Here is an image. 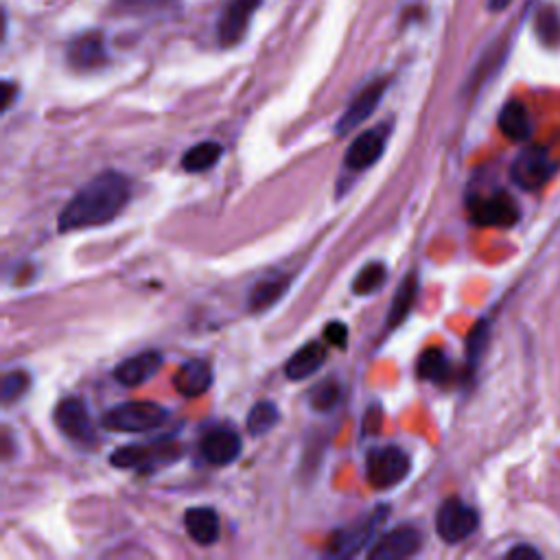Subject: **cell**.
Masks as SVG:
<instances>
[{"label":"cell","mask_w":560,"mask_h":560,"mask_svg":"<svg viewBox=\"0 0 560 560\" xmlns=\"http://www.w3.org/2000/svg\"><path fill=\"white\" fill-rule=\"evenodd\" d=\"M385 276H388V270L381 263H370L361 270L353 283V291L357 296H370L379 291L385 283Z\"/></svg>","instance_id":"484cf974"},{"label":"cell","mask_w":560,"mask_h":560,"mask_svg":"<svg viewBox=\"0 0 560 560\" xmlns=\"http://www.w3.org/2000/svg\"><path fill=\"white\" fill-rule=\"evenodd\" d=\"M11 97H14V86L5 84V110L11 105Z\"/></svg>","instance_id":"836d02e7"},{"label":"cell","mask_w":560,"mask_h":560,"mask_svg":"<svg viewBox=\"0 0 560 560\" xmlns=\"http://www.w3.org/2000/svg\"><path fill=\"white\" fill-rule=\"evenodd\" d=\"M486 342H488V324L480 322L469 335V368L471 370L477 364V359H480L482 350L486 348Z\"/></svg>","instance_id":"f1b7e54d"},{"label":"cell","mask_w":560,"mask_h":560,"mask_svg":"<svg viewBox=\"0 0 560 560\" xmlns=\"http://www.w3.org/2000/svg\"><path fill=\"white\" fill-rule=\"evenodd\" d=\"M477 525H480V515L458 497L442 501V506L438 508L436 530L440 534V539L449 545L469 539V536L477 530Z\"/></svg>","instance_id":"5b68a950"},{"label":"cell","mask_w":560,"mask_h":560,"mask_svg":"<svg viewBox=\"0 0 560 560\" xmlns=\"http://www.w3.org/2000/svg\"><path fill=\"white\" fill-rule=\"evenodd\" d=\"M55 425L60 427V431L66 438L81 442V445H92L97 438L90 414L79 399H64L60 405H57Z\"/></svg>","instance_id":"ba28073f"},{"label":"cell","mask_w":560,"mask_h":560,"mask_svg":"<svg viewBox=\"0 0 560 560\" xmlns=\"http://www.w3.org/2000/svg\"><path fill=\"white\" fill-rule=\"evenodd\" d=\"M412 462L399 447H383L375 449L368 455L366 471H368V482L372 488L377 490H388L399 486L407 475H410Z\"/></svg>","instance_id":"277c9868"},{"label":"cell","mask_w":560,"mask_h":560,"mask_svg":"<svg viewBox=\"0 0 560 560\" xmlns=\"http://www.w3.org/2000/svg\"><path fill=\"white\" fill-rule=\"evenodd\" d=\"M558 171V162L543 145L525 147L510 167V178L521 191L534 193L543 189Z\"/></svg>","instance_id":"3957f363"},{"label":"cell","mask_w":560,"mask_h":560,"mask_svg":"<svg viewBox=\"0 0 560 560\" xmlns=\"http://www.w3.org/2000/svg\"><path fill=\"white\" fill-rule=\"evenodd\" d=\"M200 451L204 460L215 466H226L235 462L241 455V438L235 429L215 427L204 434Z\"/></svg>","instance_id":"9c48e42d"},{"label":"cell","mask_w":560,"mask_h":560,"mask_svg":"<svg viewBox=\"0 0 560 560\" xmlns=\"http://www.w3.org/2000/svg\"><path fill=\"white\" fill-rule=\"evenodd\" d=\"M105 55H103V44L101 38L95 33L84 35V38L77 40L70 49V62L79 68H95L99 64H103Z\"/></svg>","instance_id":"603a6c76"},{"label":"cell","mask_w":560,"mask_h":560,"mask_svg":"<svg viewBox=\"0 0 560 560\" xmlns=\"http://www.w3.org/2000/svg\"><path fill=\"white\" fill-rule=\"evenodd\" d=\"M178 458L175 455V449H167V447H121L112 453V464L119 466V469H145V466L158 464L162 460H173Z\"/></svg>","instance_id":"2e32d148"},{"label":"cell","mask_w":560,"mask_h":560,"mask_svg":"<svg viewBox=\"0 0 560 560\" xmlns=\"http://www.w3.org/2000/svg\"><path fill=\"white\" fill-rule=\"evenodd\" d=\"M324 337H326V342H329L331 346H335V348H346V344H348V329H346V324H344V322H331V324H326Z\"/></svg>","instance_id":"4dcf8cb0"},{"label":"cell","mask_w":560,"mask_h":560,"mask_svg":"<svg viewBox=\"0 0 560 560\" xmlns=\"http://www.w3.org/2000/svg\"><path fill=\"white\" fill-rule=\"evenodd\" d=\"M130 197L132 184L125 175L116 171L99 173L64 206L57 224L62 232L103 226L121 215Z\"/></svg>","instance_id":"6da1fadb"},{"label":"cell","mask_w":560,"mask_h":560,"mask_svg":"<svg viewBox=\"0 0 560 560\" xmlns=\"http://www.w3.org/2000/svg\"><path fill=\"white\" fill-rule=\"evenodd\" d=\"M385 515H388V510H385V506H379L375 515H370L368 519L348 525V528L337 532L329 543V556H335V558L355 556L361 547L372 539V534H375L377 525L381 523V519Z\"/></svg>","instance_id":"52a82bcc"},{"label":"cell","mask_w":560,"mask_h":560,"mask_svg":"<svg viewBox=\"0 0 560 560\" xmlns=\"http://www.w3.org/2000/svg\"><path fill=\"white\" fill-rule=\"evenodd\" d=\"M416 294H418V280L414 274L407 276L403 283L396 289V294L392 298V307L388 313V329H396L407 315H410L414 302H416Z\"/></svg>","instance_id":"ffe728a7"},{"label":"cell","mask_w":560,"mask_h":560,"mask_svg":"<svg viewBox=\"0 0 560 560\" xmlns=\"http://www.w3.org/2000/svg\"><path fill=\"white\" fill-rule=\"evenodd\" d=\"M499 130L506 138L515 140V143H523L532 136V119L530 112L519 101H510L504 105V110L499 112Z\"/></svg>","instance_id":"d6986e66"},{"label":"cell","mask_w":560,"mask_h":560,"mask_svg":"<svg viewBox=\"0 0 560 560\" xmlns=\"http://www.w3.org/2000/svg\"><path fill=\"white\" fill-rule=\"evenodd\" d=\"M184 525L186 532H189L191 539L200 545H213L219 539V517L213 508L200 506L186 510L184 515Z\"/></svg>","instance_id":"e0dca14e"},{"label":"cell","mask_w":560,"mask_h":560,"mask_svg":"<svg viewBox=\"0 0 560 560\" xmlns=\"http://www.w3.org/2000/svg\"><path fill=\"white\" fill-rule=\"evenodd\" d=\"M29 390V377L25 372H9L3 379V401L11 403L18 396H22Z\"/></svg>","instance_id":"83f0119b"},{"label":"cell","mask_w":560,"mask_h":560,"mask_svg":"<svg viewBox=\"0 0 560 560\" xmlns=\"http://www.w3.org/2000/svg\"><path fill=\"white\" fill-rule=\"evenodd\" d=\"M519 204L504 191L471 202V219L484 228H512L519 221Z\"/></svg>","instance_id":"8992f818"},{"label":"cell","mask_w":560,"mask_h":560,"mask_svg":"<svg viewBox=\"0 0 560 560\" xmlns=\"http://www.w3.org/2000/svg\"><path fill=\"white\" fill-rule=\"evenodd\" d=\"M278 420H280L278 407L270 401H259L250 410L248 431L252 436H265V434H270V431L278 425Z\"/></svg>","instance_id":"d4e9b609"},{"label":"cell","mask_w":560,"mask_h":560,"mask_svg":"<svg viewBox=\"0 0 560 560\" xmlns=\"http://www.w3.org/2000/svg\"><path fill=\"white\" fill-rule=\"evenodd\" d=\"M326 357H329V350H326L322 344H318V342L305 344L294 357L287 361V366H285L287 377L294 381L309 379L324 366Z\"/></svg>","instance_id":"ac0fdd59"},{"label":"cell","mask_w":560,"mask_h":560,"mask_svg":"<svg viewBox=\"0 0 560 560\" xmlns=\"http://www.w3.org/2000/svg\"><path fill=\"white\" fill-rule=\"evenodd\" d=\"M340 385L333 383V381H326L322 383L318 390L313 392L311 396V405L315 407V410H320V412H329L333 410V407L337 405V401H340Z\"/></svg>","instance_id":"4316f807"},{"label":"cell","mask_w":560,"mask_h":560,"mask_svg":"<svg viewBox=\"0 0 560 560\" xmlns=\"http://www.w3.org/2000/svg\"><path fill=\"white\" fill-rule=\"evenodd\" d=\"M221 154H224V147L213 143V140H206V143H200L186 151L182 158V169L189 173H204L217 165Z\"/></svg>","instance_id":"44dd1931"},{"label":"cell","mask_w":560,"mask_h":560,"mask_svg":"<svg viewBox=\"0 0 560 560\" xmlns=\"http://www.w3.org/2000/svg\"><path fill=\"white\" fill-rule=\"evenodd\" d=\"M287 287H289V278H285V276L261 280V283L256 285L250 294V309L265 311V309L274 307L276 302L285 296Z\"/></svg>","instance_id":"7402d4cb"},{"label":"cell","mask_w":560,"mask_h":560,"mask_svg":"<svg viewBox=\"0 0 560 560\" xmlns=\"http://www.w3.org/2000/svg\"><path fill=\"white\" fill-rule=\"evenodd\" d=\"M259 5L261 0H230L219 20V42L224 46H235L243 38L248 22Z\"/></svg>","instance_id":"30bf717a"},{"label":"cell","mask_w":560,"mask_h":560,"mask_svg":"<svg viewBox=\"0 0 560 560\" xmlns=\"http://www.w3.org/2000/svg\"><path fill=\"white\" fill-rule=\"evenodd\" d=\"M449 372H451V364H449L447 355L442 353L440 348H429L423 355H420V359H418V377L420 379L442 383V381H447Z\"/></svg>","instance_id":"cb8c5ba5"},{"label":"cell","mask_w":560,"mask_h":560,"mask_svg":"<svg viewBox=\"0 0 560 560\" xmlns=\"http://www.w3.org/2000/svg\"><path fill=\"white\" fill-rule=\"evenodd\" d=\"M173 385L186 399H197L213 385V368L204 359H191L175 372Z\"/></svg>","instance_id":"9a60e30c"},{"label":"cell","mask_w":560,"mask_h":560,"mask_svg":"<svg viewBox=\"0 0 560 560\" xmlns=\"http://www.w3.org/2000/svg\"><path fill=\"white\" fill-rule=\"evenodd\" d=\"M539 35L547 44L560 42V20L554 11H545L539 18Z\"/></svg>","instance_id":"f546056e"},{"label":"cell","mask_w":560,"mask_h":560,"mask_svg":"<svg viewBox=\"0 0 560 560\" xmlns=\"http://www.w3.org/2000/svg\"><path fill=\"white\" fill-rule=\"evenodd\" d=\"M510 3H512V0H488V9L490 11H501V9H506Z\"/></svg>","instance_id":"d6a6232c"},{"label":"cell","mask_w":560,"mask_h":560,"mask_svg":"<svg viewBox=\"0 0 560 560\" xmlns=\"http://www.w3.org/2000/svg\"><path fill=\"white\" fill-rule=\"evenodd\" d=\"M420 550V534L414 528H399L381 536L368 552L372 560H396L414 556Z\"/></svg>","instance_id":"4fadbf2b"},{"label":"cell","mask_w":560,"mask_h":560,"mask_svg":"<svg viewBox=\"0 0 560 560\" xmlns=\"http://www.w3.org/2000/svg\"><path fill=\"white\" fill-rule=\"evenodd\" d=\"M160 366L162 355L156 353V350H145V353L121 361V364L114 368V379L125 385V388H136V385H143L145 381L154 377Z\"/></svg>","instance_id":"7c38bea8"},{"label":"cell","mask_w":560,"mask_h":560,"mask_svg":"<svg viewBox=\"0 0 560 560\" xmlns=\"http://www.w3.org/2000/svg\"><path fill=\"white\" fill-rule=\"evenodd\" d=\"M169 412L151 401H130L105 412L103 425L123 434H145L167 423Z\"/></svg>","instance_id":"7a4b0ae2"},{"label":"cell","mask_w":560,"mask_h":560,"mask_svg":"<svg viewBox=\"0 0 560 560\" xmlns=\"http://www.w3.org/2000/svg\"><path fill=\"white\" fill-rule=\"evenodd\" d=\"M508 558H517V560H521V558L539 560V558H541V554L536 552L534 547H530V545H517L515 550H510V552H508Z\"/></svg>","instance_id":"1f68e13d"},{"label":"cell","mask_w":560,"mask_h":560,"mask_svg":"<svg viewBox=\"0 0 560 560\" xmlns=\"http://www.w3.org/2000/svg\"><path fill=\"white\" fill-rule=\"evenodd\" d=\"M385 92V81H375L357 95V99L348 105L342 119L337 121V136H346L350 130L364 123L368 116L377 110V105Z\"/></svg>","instance_id":"8fae6325"},{"label":"cell","mask_w":560,"mask_h":560,"mask_svg":"<svg viewBox=\"0 0 560 560\" xmlns=\"http://www.w3.org/2000/svg\"><path fill=\"white\" fill-rule=\"evenodd\" d=\"M383 149H385L383 127L359 134L353 140V145H350L346 151V167L353 171H364L375 165V162L381 158Z\"/></svg>","instance_id":"5bb4252c"}]
</instances>
